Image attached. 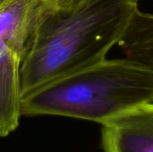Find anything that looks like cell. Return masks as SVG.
I'll use <instances>...</instances> for the list:
<instances>
[{
	"mask_svg": "<svg viewBox=\"0 0 153 152\" xmlns=\"http://www.w3.org/2000/svg\"><path fill=\"white\" fill-rule=\"evenodd\" d=\"M138 9V0H89L67 10L48 8L21 65L22 96L106 59Z\"/></svg>",
	"mask_w": 153,
	"mask_h": 152,
	"instance_id": "obj_1",
	"label": "cell"
},
{
	"mask_svg": "<svg viewBox=\"0 0 153 152\" xmlns=\"http://www.w3.org/2000/svg\"><path fill=\"white\" fill-rule=\"evenodd\" d=\"M153 102V70L129 58L104 59L22 96V116H61L103 124Z\"/></svg>",
	"mask_w": 153,
	"mask_h": 152,
	"instance_id": "obj_2",
	"label": "cell"
},
{
	"mask_svg": "<svg viewBox=\"0 0 153 152\" xmlns=\"http://www.w3.org/2000/svg\"><path fill=\"white\" fill-rule=\"evenodd\" d=\"M102 146L105 152H153V102L103 123Z\"/></svg>",
	"mask_w": 153,
	"mask_h": 152,
	"instance_id": "obj_3",
	"label": "cell"
},
{
	"mask_svg": "<svg viewBox=\"0 0 153 152\" xmlns=\"http://www.w3.org/2000/svg\"><path fill=\"white\" fill-rule=\"evenodd\" d=\"M47 9L41 0H5L0 5V39L22 59Z\"/></svg>",
	"mask_w": 153,
	"mask_h": 152,
	"instance_id": "obj_4",
	"label": "cell"
},
{
	"mask_svg": "<svg viewBox=\"0 0 153 152\" xmlns=\"http://www.w3.org/2000/svg\"><path fill=\"white\" fill-rule=\"evenodd\" d=\"M22 57L0 39V136L13 132L22 116Z\"/></svg>",
	"mask_w": 153,
	"mask_h": 152,
	"instance_id": "obj_5",
	"label": "cell"
},
{
	"mask_svg": "<svg viewBox=\"0 0 153 152\" xmlns=\"http://www.w3.org/2000/svg\"><path fill=\"white\" fill-rule=\"evenodd\" d=\"M89 0H41V2L51 10H67L81 5Z\"/></svg>",
	"mask_w": 153,
	"mask_h": 152,
	"instance_id": "obj_6",
	"label": "cell"
},
{
	"mask_svg": "<svg viewBox=\"0 0 153 152\" xmlns=\"http://www.w3.org/2000/svg\"><path fill=\"white\" fill-rule=\"evenodd\" d=\"M4 1H5V0H0V5H1V4H2L4 2Z\"/></svg>",
	"mask_w": 153,
	"mask_h": 152,
	"instance_id": "obj_7",
	"label": "cell"
}]
</instances>
